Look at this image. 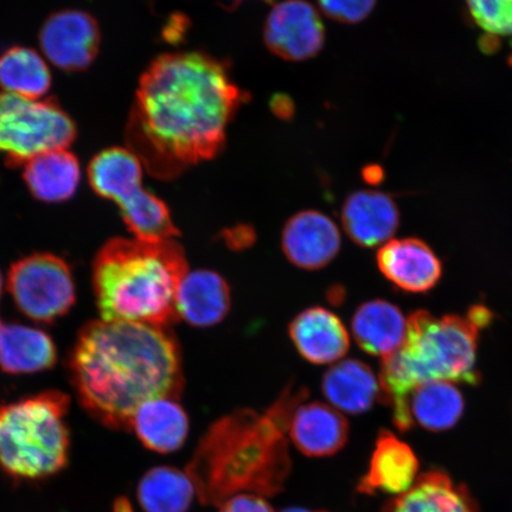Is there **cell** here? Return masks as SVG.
I'll return each mask as SVG.
<instances>
[{
  "label": "cell",
  "instance_id": "1",
  "mask_svg": "<svg viewBox=\"0 0 512 512\" xmlns=\"http://www.w3.org/2000/svg\"><path fill=\"white\" fill-rule=\"evenodd\" d=\"M246 94L223 62L197 51L159 56L140 79L128 150L153 177L174 179L214 158Z\"/></svg>",
  "mask_w": 512,
  "mask_h": 512
},
{
  "label": "cell",
  "instance_id": "2",
  "mask_svg": "<svg viewBox=\"0 0 512 512\" xmlns=\"http://www.w3.org/2000/svg\"><path fill=\"white\" fill-rule=\"evenodd\" d=\"M86 411L111 428H128L143 403L179 398L181 350L166 326L95 320L83 326L69 358Z\"/></svg>",
  "mask_w": 512,
  "mask_h": 512
},
{
  "label": "cell",
  "instance_id": "3",
  "mask_svg": "<svg viewBox=\"0 0 512 512\" xmlns=\"http://www.w3.org/2000/svg\"><path fill=\"white\" fill-rule=\"evenodd\" d=\"M306 398V389L290 386L264 413L239 409L209 427L185 470L202 504L220 507L236 495L284 490L292 467L288 425Z\"/></svg>",
  "mask_w": 512,
  "mask_h": 512
},
{
  "label": "cell",
  "instance_id": "4",
  "mask_svg": "<svg viewBox=\"0 0 512 512\" xmlns=\"http://www.w3.org/2000/svg\"><path fill=\"white\" fill-rule=\"evenodd\" d=\"M484 306L472 307L466 317H434L416 311L407 319V332L399 350L382 360L381 399L393 409L400 431L411 430L406 401L415 388L430 382L463 383L475 386L479 331L491 323Z\"/></svg>",
  "mask_w": 512,
  "mask_h": 512
},
{
  "label": "cell",
  "instance_id": "5",
  "mask_svg": "<svg viewBox=\"0 0 512 512\" xmlns=\"http://www.w3.org/2000/svg\"><path fill=\"white\" fill-rule=\"evenodd\" d=\"M187 273V258L175 240L108 241L93 266L101 319L160 326L176 322L177 291Z\"/></svg>",
  "mask_w": 512,
  "mask_h": 512
},
{
  "label": "cell",
  "instance_id": "6",
  "mask_svg": "<svg viewBox=\"0 0 512 512\" xmlns=\"http://www.w3.org/2000/svg\"><path fill=\"white\" fill-rule=\"evenodd\" d=\"M69 398L49 390L0 406V467L12 477L42 479L66 466Z\"/></svg>",
  "mask_w": 512,
  "mask_h": 512
},
{
  "label": "cell",
  "instance_id": "7",
  "mask_svg": "<svg viewBox=\"0 0 512 512\" xmlns=\"http://www.w3.org/2000/svg\"><path fill=\"white\" fill-rule=\"evenodd\" d=\"M75 138L74 121L56 101L0 93V153L10 168L43 152L68 149Z\"/></svg>",
  "mask_w": 512,
  "mask_h": 512
},
{
  "label": "cell",
  "instance_id": "8",
  "mask_svg": "<svg viewBox=\"0 0 512 512\" xmlns=\"http://www.w3.org/2000/svg\"><path fill=\"white\" fill-rule=\"evenodd\" d=\"M8 290L18 309L40 323L55 322L75 303L72 271L66 261L49 253L15 262L9 271Z\"/></svg>",
  "mask_w": 512,
  "mask_h": 512
},
{
  "label": "cell",
  "instance_id": "9",
  "mask_svg": "<svg viewBox=\"0 0 512 512\" xmlns=\"http://www.w3.org/2000/svg\"><path fill=\"white\" fill-rule=\"evenodd\" d=\"M265 42L274 55L305 61L324 47L325 28L315 6L306 0H283L273 6L265 24Z\"/></svg>",
  "mask_w": 512,
  "mask_h": 512
},
{
  "label": "cell",
  "instance_id": "10",
  "mask_svg": "<svg viewBox=\"0 0 512 512\" xmlns=\"http://www.w3.org/2000/svg\"><path fill=\"white\" fill-rule=\"evenodd\" d=\"M98 22L79 10H64L51 15L40 31L44 56L66 72L85 70L100 48Z\"/></svg>",
  "mask_w": 512,
  "mask_h": 512
},
{
  "label": "cell",
  "instance_id": "11",
  "mask_svg": "<svg viewBox=\"0 0 512 512\" xmlns=\"http://www.w3.org/2000/svg\"><path fill=\"white\" fill-rule=\"evenodd\" d=\"M337 224L318 210H304L291 217L281 234V247L292 265L317 271L331 264L341 251Z\"/></svg>",
  "mask_w": 512,
  "mask_h": 512
},
{
  "label": "cell",
  "instance_id": "12",
  "mask_svg": "<svg viewBox=\"0 0 512 512\" xmlns=\"http://www.w3.org/2000/svg\"><path fill=\"white\" fill-rule=\"evenodd\" d=\"M419 459L405 441L383 430L376 439L368 470L357 490L363 495L399 496L412 488L419 477Z\"/></svg>",
  "mask_w": 512,
  "mask_h": 512
},
{
  "label": "cell",
  "instance_id": "13",
  "mask_svg": "<svg viewBox=\"0 0 512 512\" xmlns=\"http://www.w3.org/2000/svg\"><path fill=\"white\" fill-rule=\"evenodd\" d=\"M377 266L390 283L411 293L430 291L443 267L431 247L419 239L390 240L377 253Z\"/></svg>",
  "mask_w": 512,
  "mask_h": 512
},
{
  "label": "cell",
  "instance_id": "14",
  "mask_svg": "<svg viewBox=\"0 0 512 512\" xmlns=\"http://www.w3.org/2000/svg\"><path fill=\"white\" fill-rule=\"evenodd\" d=\"M342 223L356 245L383 246L399 228L400 211L393 198L384 192L358 190L343 203Z\"/></svg>",
  "mask_w": 512,
  "mask_h": 512
},
{
  "label": "cell",
  "instance_id": "15",
  "mask_svg": "<svg viewBox=\"0 0 512 512\" xmlns=\"http://www.w3.org/2000/svg\"><path fill=\"white\" fill-rule=\"evenodd\" d=\"M288 438L307 457H331L347 444L349 424L341 412L326 403H300L288 425Z\"/></svg>",
  "mask_w": 512,
  "mask_h": 512
},
{
  "label": "cell",
  "instance_id": "16",
  "mask_svg": "<svg viewBox=\"0 0 512 512\" xmlns=\"http://www.w3.org/2000/svg\"><path fill=\"white\" fill-rule=\"evenodd\" d=\"M300 356L307 362L335 364L348 354L350 337L342 320L325 307H310L294 317L288 328Z\"/></svg>",
  "mask_w": 512,
  "mask_h": 512
},
{
  "label": "cell",
  "instance_id": "17",
  "mask_svg": "<svg viewBox=\"0 0 512 512\" xmlns=\"http://www.w3.org/2000/svg\"><path fill=\"white\" fill-rule=\"evenodd\" d=\"M232 305L229 285L214 271L188 272L179 284L176 297L178 319L197 328L222 322Z\"/></svg>",
  "mask_w": 512,
  "mask_h": 512
},
{
  "label": "cell",
  "instance_id": "18",
  "mask_svg": "<svg viewBox=\"0 0 512 512\" xmlns=\"http://www.w3.org/2000/svg\"><path fill=\"white\" fill-rule=\"evenodd\" d=\"M383 512H479L476 499L464 484L440 470L422 473L403 494L390 499Z\"/></svg>",
  "mask_w": 512,
  "mask_h": 512
},
{
  "label": "cell",
  "instance_id": "19",
  "mask_svg": "<svg viewBox=\"0 0 512 512\" xmlns=\"http://www.w3.org/2000/svg\"><path fill=\"white\" fill-rule=\"evenodd\" d=\"M130 427L149 450L168 454L184 445L190 425L188 414L178 399L158 398L137 409Z\"/></svg>",
  "mask_w": 512,
  "mask_h": 512
},
{
  "label": "cell",
  "instance_id": "20",
  "mask_svg": "<svg viewBox=\"0 0 512 512\" xmlns=\"http://www.w3.org/2000/svg\"><path fill=\"white\" fill-rule=\"evenodd\" d=\"M351 329L358 347L383 360L405 341L407 319L398 306L386 300H371L358 307Z\"/></svg>",
  "mask_w": 512,
  "mask_h": 512
},
{
  "label": "cell",
  "instance_id": "21",
  "mask_svg": "<svg viewBox=\"0 0 512 512\" xmlns=\"http://www.w3.org/2000/svg\"><path fill=\"white\" fill-rule=\"evenodd\" d=\"M322 390L330 406L352 415L369 411L381 399L379 379L366 363L358 360L332 364L323 377Z\"/></svg>",
  "mask_w": 512,
  "mask_h": 512
},
{
  "label": "cell",
  "instance_id": "22",
  "mask_svg": "<svg viewBox=\"0 0 512 512\" xmlns=\"http://www.w3.org/2000/svg\"><path fill=\"white\" fill-rule=\"evenodd\" d=\"M25 184L37 200L60 203L75 195L81 179L78 158L67 149L41 153L24 165Z\"/></svg>",
  "mask_w": 512,
  "mask_h": 512
},
{
  "label": "cell",
  "instance_id": "23",
  "mask_svg": "<svg viewBox=\"0 0 512 512\" xmlns=\"http://www.w3.org/2000/svg\"><path fill=\"white\" fill-rule=\"evenodd\" d=\"M143 174V163L123 147L100 152L88 168L89 183L96 194L118 206L143 189Z\"/></svg>",
  "mask_w": 512,
  "mask_h": 512
},
{
  "label": "cell",
  "instance_id": "24",
  "mask_svg": "<svg viewBox=\"0 0 512 512\" xmlns=\"http://www.w3.org/2000/svg\"><path fill=\"white\" fill-rule=\"evenodd\" d=\"M464 409L463 394L451 382L422 384L406 401L409 426L418 425L431 432H443L456 426Z\"/></svg>",
  "mask_w": 512,
  "mask_h": 512
},
{
  "label": "cell",
  "instance_id": "25",
  "mask_svg": "<svg viewBox=\"0 0 512 512\" xmlns=\"http://www.w3.org/2000/svg\"><path fill=\"white\" fill-rule=\"evenodd\" d=\"M57 350L46 332L21 324L4 326L0 367L9 374H32L54 367Z\"/></svg>",
  "mask_w": 512,
  "mask_h": 512
},
{
  "label": "cell",
  "instance_id": "26",
  "mask_svg": "<svg viewBox=\"0 0 512 512\" xmlns=\"http://www.w3.org/2000/svg\"><path fill=\"white\" fill-rule=\"evenodd\" d=\"M196 489L187 471L170 466L153 467L140 480L137 497L145 512H187Z\"/></svg>",
  "mask_w": 512,
  "mask_h": 512
},
{
  "label": "cell",
  "instance_id": "27",
  "mask_svg": "<svg viewBox=\"0 0 512 512\" xmlns=\"http://www.w3.org/2000/svg\"><path fill=\"white\" fill-rule=\"evenodd\" d=\"M50 86L49 67L34 49L14 47L0 54V87L5 93L40 100Z\"/></svg>",
  "mask_w": 512,
  "mask_h": 512
},
{
  "label": "cell",
  "instance_id": "28",
  "mask_svg": "<svg viewBox=\"0 0 512 512\" xmlns=\"http://www.w3.org/2000/svg\"><path fill=\"white\" fill-rule=\"evenodd\" d=\"M119 208L127 228L136 239L166 241L179 235L168 206L144 188L127 198Z\"/></svg>",
  "mask_w": 512,
  "mask_h": 512
},
{
  "label": "cell",
  "instance_id": "29",
  "mask_svg": "<svg viewBox=\"0 0 512 512\" xmlns=\"http://www.w3.org/2000/svg\"><path fill=\"white\" fill-rule=\"evenodd\" d=\"M467 15L483 31L482 48L495 51L502 41L512 46V0H465Z\"/></svg>",
  "mask_w": 512,
  "mask_h": 512
},
{
  "label": "cell",
  "instance_id": "30",
  "mask_svg": "<svg viewBox=\"0 0 512 512\" xmlns=\"http://www.w3.org/2000/svg\"><path fill=\"white\" fill-rule=\"evenodd\" d=\"M324 14L337 22L355 24L373 12L376 0H318Z\"/></svg>",
  "mask_w": 512,
  "mask_h": 512
},
{
  "label": "cell",
  "instance_id": "31",
  "mask_svg": "<svg viewBox=\"0 0 512 512\" xmlns=\"http://www.w3.org/2000/svg\"><path fill=\"white\" fill-rule=\"evenodd\" d=\"M219 512H274L265 497L251 494L236 495L220 505Z\"/></svg>",
  "mask_w": 512,
  "mask_h": 512
},
{
  "label": "cell",
  "instance_id": "32",
  "mask_svg": "<svg viewBox=\"0 0 512 512\" xmlns=\"http://www.w3.org/2000/svg\"><path fill=\"white\" fill-rule=\"evenodd\" d=\"M272 108L275 114L284 119L290 117L293 112L292 102L286 96H274Z\"/></svg>",
  "mask_w": 512,
  "mask_h": 512
},
{
  "label": "cell",
  "instance_id": "33",
  "mask_svg": "<svg viewBox=\"0 0 512 512\" xmlns=\"http://www.w3.org/2000/svg\"><path fill=\"white\" fill-rule=\"evenodd\" d=\"M117 512H132V508H131V505L130 503H128L127 501H125V499H123V502H119L117 504V510H115Z\"/></svg>",
  "mask_w": 512,
  "mask_h": 512
},
{
  "label": "cell",
  "instance_id": "34",
  "mask_svg": "<svg viewBox=\"0 0 512 512\" xmlns=\"http://www.w3.org/2000/svg\"><path fill=\"white\" fill-rule=\"evenodd\" d=\"M281 512H328V511H323V510H311V509H306V508H288V509H285Z\"/></svg>",
  "mask_w": 512,
  "mask_h": 512
},
{
  "label": "cell",
  "instance_id": "35",
  "mask_svg": "<svg viewBox=\"0 0 512 512\" xmlns=\"http://www.w3.org/2000/svg\"><path fill=\"white\" fill-rule=\"evenodd\" d=\"M243 0H229L228 8L229 6H233V8H236L240 3H242Z\"/></svg>",
  "mask_w": 512,
  "mask_h": 512
},
{
  "label": "cell",
  "instance_id": "36",
  "mask_svg": "<svg viewBox=\"0 0 512 512\" xmlns=\"http://www.w3.org/2000/svg\"><path fill=\"white\" fill-rule=\"evenodd\" d=\"M3 331H4V325L2 323V320H0V343H2Z\"/></svg>",
  "mask_w": 512,
  "mask_h": 512
},
{
  "label": "cell",
  "instance_id": "37",
  "mask_svg": "<svg viewBox=\"0 0 512 512\" xmlns=\"http://www.w3.org/2000/svg\"><path fill=\"white\" fill-rule=\"evenodd\" d=\"M2 290H3V278H2V274H0V297H2Z\"/></svg>",
  "mask_w": 512,
  "mask_h": 512
}]
</instances>
